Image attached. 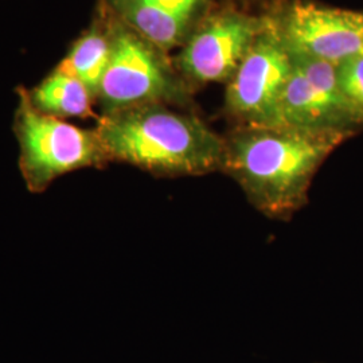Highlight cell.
<instances>
[{
  "mask_svg": "<svg viewBox=\"0 0 363 363\" xmlns=\"http://www.w3.org/2000/svg\"><path fill=\"white\" fill-rule=\"evenodd\" d=\"M350 138L343 132L240 125L226 139L222 171L234 178L261 213L286 218L307 203L316 171Z\"/></svg>",
  "mask_w": 363,
  "mask_h": 363,
  "instance_id": "cell-1",
  "label": "cell"
},
{
  "mask_svg": "<svg viewBox=\"0 0 363 363\" xmlns=\"http://www.w3.org/2000/svg\"><path fill=\"white\" fill-rule=\"evenodd\" d=\"M109 162H124L155 175H205L223 169L226 139L199 117L144 104L97 118Z\"/></svg>",
  "mask_w": 363,
  "mask_h": 363,
  "instance_id": "cell-2",
  "label": "cell"
},
{
  "mask_svg": "<svg viewBox=\"0 0 363 363\" xmlns=\"http://www.w3.org/2000/svg\"><path fill=\"white\" fill-rule=\"evenodd\" d=\"M18 99L13 130L19 144V169L28 191L43 193L69 172L109 163L97 130L39 112L23 88L18 89Z\"/></svg>",
  "mask_w": 363,
  "mask_h": 363,
  "instance_id": "cell-3",
  "label": "cell"
},
{
  "mask_svg": "<svg viewBox=\"0 0 363 363\" xmlns=\"http://www.w3.org/2000/svg\"><path fill=\"white\" fill-rule=\"evenodd\" d=\"M111 13L112 52L96 96L104 113L138 105L187 104V82L175 74L166 52Z\"/></svg>",
  "mask_w": 363,
  "mask_h": 363,
  "instance_id": "cell-4",
  "label": "cell"
},
{
  "mask_svg": "<svg viewBox=\"0 0 363 363\" xmlns=\"http://www.w3.org/2000/svg\"><path fill=\"white\" fill-rule=\"evenodd\" d=\"M267 16L291 54L334 66L363 55V10L291 0Z\"/></svg>",
  "mask_w": 363,
  "mask_h": 363,
  "instance_id": "cell-5",
  "label": "cell"
},
{
  "mask_svg": "<svg viewBox=\"0 0 363 363\" xmlns=\"http://www.w3.org/2000/svg\"><path fill=\"white\" fill-rule=\"evenodd\" d=\"M292 69V54L264 15L259 37L228 82L226 112L241 125H277L280 97Z\"/></svg>",
  "mask_w": 363,
  "mask_h": 363,
  "instance_id": "cell-6",
  "label": "cell"
},
{
  "mask_svg": "<svg viewBox=\"0 0 363 363\" xmlns=\"http://www.w3.org/2000/svg\"><path fill=\"white\" fill-rule=\"evenodd\" d=\"M294 69L281 93L277 125L296 130L343 132L362 130L337 82V66L292 54Z\"/></svg>",
  "mask_w": 363,
  "mask_h": 363,
  "instance_id": "cell-7",
  "label": "cell"
},
{
  "mask_svg": "<svg viewBox=\"0 0 363 363\" xmlns=\"http://www.w3.org/2000/svg\"><path fill=\"white\" fill-rule=\"evenodd\" d=\"M264 27V16L223 10L203 16L183 43L178 66L187 82H229Z\"/></svg>",
  "mask_w": 363,
  "mask_h": 363,
  "instance_id": "cell-8",
  "label": "cell"
},
{
  "mask_svg": "<svg viewBox=\"0 0 363 363\" xmlns=\"http://www.w3.org/2000/svg\"><path fill=\"white\" fill-rule=\"evenodd\" d=\"M106 6L127 26L167 52L183 45L202 19L172 13L135 0H106Z\"/></svg>",
  "mask_w": 363,
  "mask_h": 363,
  "instance_id": "cell-9",
  "label": "cell"
},
{
  "mask_svg": "<svg viewBox=\"0 0 363 363\" xmlns=\"http://www.w3.org/2000/svg\"><path fill=\"white\" fill-rule=\"evenodd\" d=\"M111 52L112 13L109 10L106 16H100L74 42V45L61 61V64L57 66V69L82 81L96 99L100 82L104 76L106 66L109 64Z\"/></svg>",
  "mask_w": 363,
  "mask_h": 363,
  "instance_id": "cell-10",
  "label": "cell"
},
{
  "mask_svg": "<svg viewBox=\"0 0 363 363\" xmlns=\"http://www.w3.org/2000/svg\"><path fill=\"white\" fill-rule=\"evenodd\" d=\"M28 96L31 104L49 116L62 120L94 117L93 101L96 99L88 86L57 67L50 76L28 91Z\"/></svg>",
  "mask_w": 363,
  "mask_h": 363,
  "instance_id": "cell-11",
  "label": "cell"
},
{
  "mask_svg": "<svg viewBox=\"0 0 363 363\" xmlns=\"http://www.w3.org/2000/svg\"><path fill=\"white\" fill-rule=\"evenodd\" d=\"M337 70L339 88L363 130V55L337 66Z\"/></svg>",
  "mask_w": 363,
  "mask_h": 363,
  "instance_id": "cell-12",
  "label": "cell"
},
{
  "mask_svg": "<svg viewBox=\"0 0 363 363\" xmlns=\"http://www.w3.org/2000/svg\"><path fill=\"white\" fill-rule=\"evenodd\" d=\"M172 13L203 18L211 0H135Z\"/></svg>",
  "mask_w": 363,
  "mask_h": 363,
  "instance_id": "cell-13",
  "label": "cell"
}]
</instances>
